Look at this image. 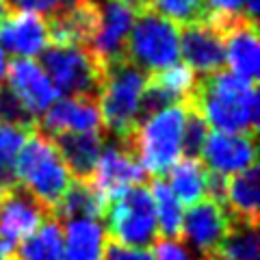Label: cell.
Instances as JSON below:
<instances>
[{
  "label": "cell",
  "instance_id": "52a82bcc",
  "mask_svg": "<svg viewBox=\"0 0 260 260\" xmlns=\"http://www.w3.org/2000/svg\"><path fill=\"white\" fill-rule=\"evenodd\" d=\"M42 65L56 93L70 98H98L102 85V65L91 52L76 46H50L42 52Z\"/></svg>",
  "mask_w": 260,
  "mask_h": 260
},
{
  "label": "cell",
  "instance_id": "8992f818",
  "mask_svg": "<svg viewBox=\"0 0 260 260\" xmlns=\"http://www.w3.org/2000/svg\"><path fill=\"white\" fill-rule=\"evenodd\" d=\"M104 221L113 243L133 249H145L158 241V225L150 189L133 186L111 200L104 210Z\"/></svg>",
  "mask_w": 260,
  "mask_h": 260
},
{
  "label": "cell",
  "instance_id": "7bdbcfd3",
  "mask_svg": "<svg viewBox=\"0 0 260 260\" xmlns=\"http://www.w3.org/2000/svg\"><path fill=\"white\" fill-rule=\"evenodd\" d=\"M74 3H78V0H74Z\"/></svg>",
  "mask_w": 260,
  "mask_h": 260
},
{
  "label": "cell",
  "instance_id": "d6986e66",
  "mask_svg": "<svg viewBox=\"0 0 260 260\" xmlns=\"http://www.w3.org/2000/svg\"><path fill=\"white\" fill-rule=\"evenodd\" d=\"M48 46L46 20L35 13H9L0 24V48L15 54V59L37 56Z\"/></svg>",
  "mask_w": 260,
  "mask_h": 260
},
{
  "label": "cell",
  "instance_id": "d590c367",
  "mask_svg": "<svg viewBox=\"0 0 260 260\" xmlns=\"http://www.w3.org/2000/svg\"><path fill=\"white\" fill-rule=\"evenodd\" d=\"M11 258H15V243L0 237V260H11Z\"/></svg>",
  "mask_w": 260,
  "mask_h": 260
},
{
  "label": "cell",
  "instance_id": "3957f363",
  "mask_svg": "<svg viewBox=\"0 0 260 260\" xmlns=\"http://www.w3.org/2000/svg\"><path fill=\"white\" fill-rule=\"evenodd\" d=\"M15 176L18 184L42 202L50 213L72 182L68 167L63 165L52 141L39 130H32L24 141L15 160Z\"/></svg>",
  "mask_w": 260,
  "mask_h": 260
},
{
  "label": "cell",
  "instance_id": "4fadbf2b",
  "mask_svg": "<svg viewBox=\"0 0 260 260\" xmlns=\"http://www.w3.org/2000/svg\"><path fill=\"white\" fill-rule=\"evenodd\" d=\"M48 221H54L52 213L24 186L18 184L5 191L3 208H0V237L11 243L24 241Z\"/></svg>",
  "mask_w": 260,
  "mask_h": 260
},
{
  "label": "cell",
  "instance_id": "f546056e",
  "mask_svg": "<svg viewBox=\"0 0 260 260\" xmlns=\"http://www.w3.org/2000/svg\"><path fill=\"white\" fill-rule=\"evenodd\" d=\"M148 80L152 85H156L158 89H162V91L176 95L180 102H186V98H189L193 83H195V74L186 68V65L176 63L172 68L154 72V74L148 76Z\"/></svg>",
  "mask_w": 260,
  "mask_h": 260
},
{
  "label": "cell",
  "instance_id": "ffe728a7",
  "mask_svg": "<svg viewBox=\"0 0 260 260\" xmlns=\"http://www.w3.org/2000/svg\"><path fill=\"white\" fill-rule=\"evenodd\" d=\"M109 202L95 189L91 180H74L70 182L68 191L63 193L61 202L54 206V221H74V219H102Z\"/></svg>",
  "mask_w": 260,
  "mask_h": 260
},
{
  "label": "cell",
  "instance_id": "9a60e30c",
  "mask_svg": "<svg viewBox=\"0 0 260 260\" xmlns=\"http://www.w3.org/2000/svg\"><path fill=\"white\" fill-rule=\"evenodd\" d=\"M202 158L208 172L237 176L256 165V135L213 133L202 148Z\"/></svg>",
  "mask_w": 260,
  "mask_h": 260
},
{
  "label": "cell",
  "instance_id": "d4e9b609",
  "mask_svg": "<svg viewBox=\"0 0 260 260\" xmlns=\"http://www.w3.org/2000/svg\"><path fill=\"white\" fill-rule=\"evenodd\" d=\"M18 260H65L61 223L48 221L15 249Z\"/></svg>",
  "mask_w": 260,
  "mask_h": 260
},
{
  "label": "cell",
  "instance_id": "5bb4252c",
  "mask_svg": "<svg viewBox=\"0 0 260 260\" xmlns=\"http://www.w3.org/2000/svg\"><path fill=\"white\" fill-rule=\"evenodd\" d=\"M9 91L26 107V111L39 121V117L56 102V89L46 76L42 65L32 59H13L7 65Z\"/></svg>",
  "mask_w": 260,
  "mask_h": 260
},
{
  "label": "cell",
  "instance_id": "9c48e42d",
  "mask_svg": "<svg viewBox=\"0 0 260 260\" xmlns=\"http://www.w3.org/2000/svg\"><path fill=\"white\" fill-rule=\"evenodd\" d=\"M130 137L128 139H113L107 148H102V154L98 158L91 182L107 202L119 198L121 193H126L133 186H141L145 180H150V176L145 174V169L137 158Z\"/></svg>",
  "mask_w": 260,
  "mask_h": 260
},
{
  "label": "cell",
  "instance_id": "ac0fdd59",
  "mask_svg": "<svg viewBox=\"0 0 260 260\" xmlns=\"http://www.w3.org/2000/svg\"><path fill=\"white\" fill-rule=\"evenodd\" d=\"M48 139L76 180H91L104 148L102 133H54Z\"/></svg>",
  "mask_w": 260,
  "mask_h": 260
},
{
  "label": "cell",
  "instance_id": "f35d334b",
  "mask_svg": "<svg viewBox=\"0 0 260 260\" xmlns=\"http://www.w3.org/2000/svg\"><path fill=\"white\" fill-rule=\"evenodd\" d=\"M9 7H7V3H5V0H0V24H3L7 18H9Z\"/></svg>",
  "mask_w": 260,
  "mask_h": 260
},
{
  "label": "cell",
  "instance_id": "60d3db41",
  "mask_svg": "<svg viewBox=\"0 0 260 260\" xmlns=\"http://www.w3.org/2000/svg\"><path fill=\"white\" fill-rule=\"evenodd\" d=\"M3 200H5V191L0 189V208H3Z\"/></svg>",
  "mask_w": 260,
  "mask_h": 260
},
{
  "label": "cell",
  "instance_id": "ab89813d",
  "mask_svg": "<svg viewBox=\"0 0 260 260\" xmlns=\"http://www.w3.org/2000/svg\"><path fill=\"white\" fill-rule=\"evenodd\" d=\"M198 260H228V258H223L219 251H213V254H204V256H200Z\"/></svg>",
  "mask_w": 260,
  "mask_h": 260
},
{
  "label": "cell",
  "instance_id": "277c9868",
  "mask_svg": "<svg viewBox=\"0 0 260 260\" xmlns=\"http://www.w3.org/2000/svg\"><path fill=\"white\" fill-rule=\"evenodd\" d=\"M182 124L184 104H176V107L160 111L137 126L130 141H133L135 154L148 176L162 178L178 162V158H180Z\"/></svg>",
  "mask_w": 260,
  "mask_h": 260
},
{
  "label": "cell",
  "instance_id": "d6a6232c",
  "mask_svg": "<svg viewBox=\"0 0 260 260\" xmlns=\"http://www.w3.org/2000/svg\"><path fill=\"white\" fill-rule=\"evenodd\" d=\"M11 13H35V15H50L54 13L65 0H5Z\"/></svg>",
  "mask_w": 260,
  "mask_h": 260
},
{
  "label": "cell",
  "instance_id": "2e32d148",
  "mask_svg": "<svg viewBox=\"0 0 260 260\" xmlns=\"http://www.w3.org/2000/svg\"><path fill=\"white\" fill-rule=\"evenodd\" d=\"M46 137L54 133H104L98 98H65L54 102L37 121Z\"/></svg>",
  "mask_w": 260,
  "mask_h": 260
},
{
  "label": "cell",
  "instance_id": "4dcf8cb0",
  "mask_svg": "<svg viewBox=\"0 0 260 260\" xmlns=\"http://www.w3.org/2000/svg\"><path fill=\"white\" fill-rule=\"evenodd\" d=\"M0 119H3V124L28 130V133L37 130V119L32 117L26 111V107L9 91L7 85L0 87Z\"/></svg>",
  "mask_w": 260,
  "mask_h": 260
},
{
  "label": "cell",
  "instance_id": "4316f807",
  "mask_svg": "<svg viewBox=\"0 0 260 260\" xmlns=\"http://www.w3.org/2000/svg\"><path fill=\"white\" fill-rule=\"evenodd\" d=\"M150 9L160 18L174 22L178 28L206 24L210 20L206 0H150Z\"/></svg>",
  "mask_w": 260,
  "mask_h": 260
},
{
  "label": "cell",
  "instance_id": "8d00e7d4",
  "mask_svg": "<svg viewBox=\"0 0 260 260\" xmlns=\"http://www.w3.org/2000/svg\"><path fill=\"white\" fill-rule=\"evenodd\" d=\"M113 3L124 5V7H128V9H133L135 13L150 9V0H113Z\"/></svg>",
  "mask_w": 260,
  "mask_h": 260
},
{
  "label": "cell",
  "instance_id": "74e56055",
  "mask_svg": "<svg viewBox=\"0 0 260 260\" xmlns=\"http://www.w3.org/2000/svg\"><path fill=\"white\" fill-rule=\"evenodd\" d=\"M7 65H9V61H7V54L5 50L0 48V87H5V78H7Z\"/></svg>",
  "mask_w": 260,
  "mask_h": 260
},
{
  "label": "cell",
  "instance_id": "44dd1931",
  "mask_svg": "<svg viewBox=\"0 0 260 260\" xmlns=\"http://www.w3.org/2000/svg\"><path fill=\"white\" fill-rule=\"evenodd\" d=\"M258 195H260V172L258 165L228 178L225 210L232 219L258 225Z\"/></svg>",
  "mask_w": 260,
  "mask_h": 260
},
{
  "label": "cell",
  "instance_id": "7a4b0ae2",
  "mask_svg": "<svg viewBox=\"0 0 260 260\" xmlns=\"http://www.w3.org/2000/svg\"><path fill=\"white\" fill-rule=\"evenodd\" d=\"M148 76V72L139 70L128 59L109 63L104 68L98 107L102 126L113 135V139H128L137 130V113Z\"/></svg>",
  "mask_w": 260,
  "mask_h": 260
},
{
  "label": "cell",
  "instance_id": "30bf717a",
  "mask_svg": "<svg viewBox=\"0 0 260 260\" xmlns=\"http://www.w3.org/2000/svg\"><path fill=\"white\" fill-rule=\"evenodd\" d=\"M46 20L48 44L52 46H76L89 50L93 44L98 22H100V7L98 0H65Z\"/></svg>",
  "mask_w": 260,
  "mask_h": 260
},
{
  "label": "cell",
  "instance_id": "7c38bea8",
  "mask_svg": "<svg viewBox=\"0 0 260 260\" xmlns=\"http://www.w3.org/2000/svg\"><path fill=\"white\" fill-rule=\"evenodd\" d=\"M98 7H100V22H98V30L89 52L104 70L109 63L126 59L128 37L137 13L113 0L98 3Z\"/></svg>",
  "mask_w": 260,
  "mask_h": 260
},
{
  "label": "cell",
  "instance_id": "83f0119b",
  "mask_svg": "<svg viewBox=\"0 0 260 260\" xmlns=\"http://www.w3.org/2000/svg\"><path fill=\"white\" fill-rule=\"evenodd\" d=\"M28 135H30L28 130H22L0 121V189L3 191L18 186L15 160H18V154Z\"/></svg>",
  "mask_w": 260,
  "mask_h": 260
},
{
  "label": "cell",
  "instance_id": "1f68e13d",
  "mask_svg": "<svg viewBox=\"0 0 260 260\" xmlns=\"http://www.w3.org/2000/svg\"><path fill=\"white\" fill-rule=\"evenodd\" d=\"M154 260H198L200 256L193 249H189L184 243L178 239H160L154 243Z\"/></svg>",
  "mask_w": 260,
  "mask_h": 260
},
{
  "label": "cell",
  "instance_id": "ba28073f",
  "mask_svg": "<svg viewBox=\"0 0 260 260\" xmlns=\"http://www.w3.org/2000/svg\"><path fill=\"white\" fill-rule=\"evenodd\" d=\"M208 24L221 35L225 63L230 68V74L247 80V83L258 85L260 46H258L256 22L243 18V15L210 13Z\"/></svg>",
  "mask_w": 260,
  "mask_h": 260
},
{
  "label": "cell",
  "instance_id": "cb8c5ba5",
  "mask_svg": "<svg viewBox=\"0 0 260 260\" xmlns=\"http://www.w3.org/2000/svg\"><path fill=\"white\" fill-rule=\"evenodd\" d=\"M150 195L154 202L158 232L165 239L178 241L182 234V206L162 178H150Z\"/></svg>",
  "mask_w": 260,
  "mask_h": 260
},
{
  "label": "cell",
  "instance_id": "7402d4cb",
  "mask_svg": "<svg viewBox=\"0 0 260 260\" xmlns=\"http://www.w3.org/2000/svg\"><path fill=\"white\" fill-rule=\"evenodd\" d=\"M107 232L91 219H74L65 223V260H102L107 249Z\"/></svg>",
  "mask_w": 260,
  "mask_h": 260
},
{
  "label": "cell",
  "instance_id": "836d02e7",
  "mask_svg": "<svg viewBox=\"0 0 260 260\" xmlns=\"http://www.w3.org/2000/svg\"><path fill=\"white\" fill-rule=\"evenodd\" d=\"M102 260H154V256L148 249H133V247H124L113 241H107V249H104Z\"/></svg>",
  "mask_w": 260,
  "mask_h": 260
},
{
  "label": "cell",
  "instance_id": "f1b7e54d",
  "mask_svg": "<svg viewBox=\"0 0 260 260\" xmlns=\"http://www.w3.org/2000/svg\"><path fill=\"white\" fill-rule=\"evenodd\" d=\"M208 124L195 109L184 104V124H182V141H180V156L184 160H198L202 156V148L208 139Z\"/></svg>",
  "mask_w": 260,
  "mask_h": 260
},
{
  "label": "cell",
  "instance_id": "5b68a950",
  "mask_svg": "<svg viewBox=\"0 0 260 260\" xmlns=\"http://www.w3.org/2000/svg\"><path fill=\"white\" fill-rule=\"evenodd\" d=\"M126 59L148 74L172 68L180 59V28L152 9L139 11L130 28Z\"/></svg>",
  "mask_w": 260,
  "mask_h": 260
},
{
  "label": "cell",
  "instance_id": "6da1fadb",
  "mask_svg": "<svg viewBox=\"0 0 260 260\" xmlns=\"http://www.w3.org/2000/svg\"><path fill=\"white\" fill-rule=\"evenodd\" d=\"M184 104L198 111L208 126L217 128V133H258V87L225 70L208 76H195Z\"/></svg>",
  "mask_w": 260,
  "mask_h": 260
},
{
  "label": "cell",
  "instance_id": "b9f144b4",
  "mask_svg": "<svg viewBox=\"0 0 260 260\" xmlns=\"http://www.w3.org/2000/svg\"><path fill=\"white\" fill-rule=\"evenodd\" d=\"M11 260H18V256H15V258H11Z\"/></svg>",
  "mask_w": 260,
  "mask_h": 260
},
{
  "label": "cell",
  "instance_id": "8fae6325",
  "mask_svg": "<svg viewBox=\"0 0 260 260\" xmlns=\"http://www.w3.org/2000/svg\"><path fill=\"white\" fill-rule=\"evenodd\" d=\"M228 228H230V213L213 200H200L182 215L180 241L186 243L189 249L198 251V256L213 254L221 245Z\"/></svg>",
  "mask_w": 260,
  "mask_h": 260
},
{
  "label": "cell",
  "instance_id": "e0dca14e",
  "mask_svg": "<svg viewBox=\"0 0 260 260\" xmlns=\"http://www.w3.org/2000/svg\"><path fill=\"white\" fill-rule=\"evenodd\" d=\"M180 56L193 74L208 76L221 72L225 65V52L221 35L210 24H195L180 30Z\"/></svg>",
  "mask_w": 260,
  "mask_h": 260
},
{
  "label": "cell",
  "instance_id": "484cf974",
  "mask_svg": "<svg viewBox=\"0 0 260 260\" xmlns=\"http://www.w3.org/2000/svg\"><path fill=\"white\" fill-rule=\"evenodd\" d=\"M217 251L228 260H260L258 225L230 217V228Z\"/></svg>",
  "mask_w": 260,
  "mask_h": 260
},
{
  "label": "cell",
  "instance_id": "603a6c76",
  "mask_svg": "<svg viewBox=\"0 0 260 260\" xmlns=\"http://www.w3.org/2000/svg\"><path fill=\"white\" fill-rule=\"evenodd\" d=\"M206 174L208 169L200 160H180L169 169V189L178 202L186 206L198 204L206 195Z\"/></svg>",
  "mask_w": 260,
  "mask_h": 260
},
{
  "label": "cell",
  "instance_id": "e575fe53",
  "mask_svg": "<svg viewBox=\"0 0 260 260\" xmlns=\"http://www.w3.org/2000/svg\"><path fill=\"white\" fill-rule=\"evenodd\" d=\"M206 7L210 9V13L217 15H243L245 0H206Z\"/></svg>",
  "mask_w": 260,
  "mask_h": 260
}]
</instances>
